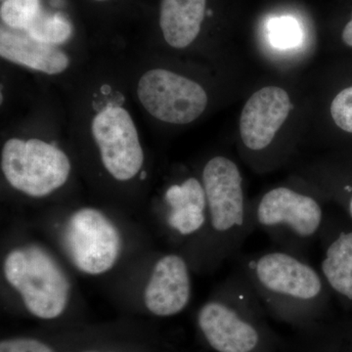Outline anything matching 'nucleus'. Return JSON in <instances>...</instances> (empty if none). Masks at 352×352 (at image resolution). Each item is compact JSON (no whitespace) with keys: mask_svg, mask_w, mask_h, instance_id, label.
<instances>
[{"mask_svg":"<svg viewBox=\"0 0 352 352\" xmlns=\"http://www.w3.org/2000/svg\"><path fill=\"white\" fill-rule=\"evenodd\" d=\"M241 274L259 302L277 312H303L320 308L327 283L320 271L293 252H261L245 259Z\"/></svg>","mask_w":352,"mask_h":352,"instance_id":"obj_1","label":"nucleus"},{"mask_svg":"<svg viewBox=\"0 0 352 352\" xmlns=\"http://www.w3.org/2000/svg\"><path fill=\"white\" fill-rule=\"evenodd\" d=\"M252 226L284 248L302 256V252L320 235L323 208L316 199L289 187L266 192L252 210Z\"/></svg>","mask_w":352,"mask_h":352,"instance_id":"obj_2","label":"nucleus"},{"mask_svg":"<svg viewBox=\"0 0 352 352\" xmlns=\"http://www.w3.org/2000/svg\"><path fill=\"white\" fill-rule=\"evenodd\" d=\"M7 282L34 316L54 319L68 305L69 282L54 258L38 245L9 252L4 261Z\"/></svg>","mask_w":352,"mask_h":352,"instance_id":"obj_3","label":"nucleus"},{"mask_svg":"<svg viewBox=\"0 0 352 352\" xmlns=\"http://www.w3.org/2000/svg\"><path fill=\"white\" fill-rule=\"evenodd\" d=\"M201 183L207 197L208 226L226 241L229 251L240 248L254 226L239 168L228 157H212L204 168Z\"/></svg>","mask_w":352,"mask_h":352,"instance_id":"obj_4","label":"nucleus"},{"mask_svg":"<svg viewBox=\"0 0 352 352\" xmlns=\"http://www.w3.org/2000/svg\"><path fill=\"white\" fill-rule=\"evenodd\" d=\"M7 182L31 197L50 195L68 180L69 157L57 147L39 139H9L1 154Z\"/></svg>","mask_w":352,"mask_h":352,"instance_id":"obj_5","label":"nucleus"},{"mask_svg":"<svg viewBox=\"0 0 352 352\" xmlns=\"http://www.w3.org/2000/svg\"><path fill=\"white\" fill-rule=\"evenodd\" d=\"M228 298V302L214 300L204 305L199 311V327L217 352H254L261 342V335L244 310L256 300V295L241 273Z\"/></svg>","mask_w":352,"mask_h":352,"instance_id":"obj_6","label":"nucleus"},{"mask_svg":"<svg viewBox=\"0 0 352 352\" xmlns=\"http://www.w3.org/2000/svg\"><path fill=\"white\" fill-rule=\"evenodd\" d=\"M138 94L150 115L168 124H189L208 105V95L199 83L163 69L144 74L139 80Z\"/></svg>","mask_w":352,"mask_h":352,"instance_id":"obj_7","label":"nucleus"},{"mask_svg":"<svg viewBox=\"0 0 352 352\" xmlns=\"http://www.w3.org/2000/svg\"><path fill=\"white\" fill-rule=\"evenodd\" d=\"M65 244L78 270L90 275L110 270L119 258L120 236L111 220L94 208L78 210L69 219Z\"/></svg>","mask_w":352,"mask_h":352,"instance_id":"obj_8","label":"nucleus"},{"mask_svg":"<svg viewBox=\"0 0 352 352\" xmlns=\"http://www.w3.org/2000/svg\"><path fill=\"white\" fill-rule=\"evenodd\" d=\"M91 131L104 166L113 177L126 182L138 175L144 154L135 124L126 110L109 107L101 111L92 122Z\"/></svg>","mask_w":352,"mask_h":352,"instance_id":"obj_9","label":"nucleus"},{"mask_svg":"<svg viewBox=\"0 0 352 352\" xmlns=\"http://www.w3.org/2000/svg\"><path fill=\"white\" fill-rule=\"evenodd\" d=\"M292 109L288 94L282 88L266 87L252 95L240 118L243 142L252 151L270 145Z\"/></svg>","mask_w":352,"mask_h":352,"instance_id":"obj_10","label":"nucleus"},{"mask_svg":"<svg viewBox=\"0 0 352 352\" xmlns=\"http://www.w3.org/2000/svg\"><path fill=\"white\" fill-rule=\"evenodd\" d=\"M188 264L178 254H168L155 264L145 289V305L157 316H173L182 312L191 298Z\"/></svg>","mask_w":352,"mask_h":352,"instance_id":"obj_11","label":"nucleus"},{"mask_svg":"<svg viewBox=\"0 0 352 352\" xmlns=\"http://www.w3.org/2000/svg\"><path fill=\"white\" fill-rule=\"evenodd\" d=\"M0 55L13 63L47 75L62 73L69 64L68 56L54 44L43 43L16 30L1 29Z\"/></svg>","mask_w":352,"mask_h":352,"instance_id":"obj_12","label":"nucleus"},{"mask_svg":"<svg viewBox=\"0 0 352 352\" xmlns=\"http://www.w3.org/2000/svg\"><path fill=\"white\" fill-rule=\"evenodd\" d=\"M170 206L168 223L178 235L188 237L200 232L208 223L207 197L203 183L190 177L170 186L166 193Z\"/></svg>","mask_w":352,"mask_h":352,"instance_id":"obj_13","label":"nucleus"},{"mask_svg":"<svg viewBox=\"0 0 352 352\" xmlns=\"http://www.w3.org/2000/svg\"><path fill=\"white\" fill-rule=\"evenodd\" d=\"M207 0H162L160 25L171 47H187L198 36Z\"/></svg>","mask_w":352,"mask_h":352,"instance_id":"obj_14","label":"nucleus"},{"mask_svg":"<svg viewBox=\"0 0 352 352\" xmlns=\"http://www.w3.org/2000/svg\"><path fill=\"white\" fill-rule=\"evenodd\" d=\"M320 273L329 288L352 300V231H342L328 243Z\"/></svg>","mask_w":352,"mask_h":352,"instance_id":"obj_15","label":"nucleus"},{"mask_svg":"<svg viewBox=\"0 0 352 352\" xmlns=\"http://www.w3.org/2000/svg\"><path fill=\"white\" fill-rule=\"evenodd\" d=\"M25 32L39 41L56 45L68 41L73 28L60 14H48L43 11Z\"/></svg>","mask_w":352,"mask_h":352,"instance_id":"obj_16","label":"nucleus"},{"mask_svg":"<svg viewBox=\"0 0 352 352\" xmlns=\"http://www.w3.org/2000/svg\"><path fill=\"white\" fill-rule=\"evenodd\" d=\"M41 12V0H4L0 9L4 24L23 32L27 31Z\"/></svg>","mask_w":352,"mask_h":352,"instance_id":"obj_17","label":"nucleus"},{"mask_svg":"<svg viewBox=\"0 0 352 352\" xmlns=\"http://www.w3.org/2000/svg\"><path fill=\"white\" fill-rule=\"evenodd\" d=\"M268 32L271 43L281 50L298 45L302 41V30L294 18L280 17L270 21Z\"/></svg>","mask_w":352,"mask_h":352,"instance_id":"obj_18","label":"nucleus"},{"mask_svg":"<svg viewBox=\"0 0 352 352\" xmlns=\"http://www.w3.org/2000/svg\"><path fill=\"white\" fill-rule=\"evenodd\" d=\"M331 115L340 129L352 133V87L344 88L333 98Z\"/></svg>","mask_w":352,"mask_h":352,"instance_id":"obj_19","label":"nucleus"},{"mask_svg":"<svg viewBox=\"0 0 352 352\" xmlns=\"http://www.w3.org/2000/svg\"><path fill=\"white\" fill-rule=\"evenodd\" d=\"M0 352H54L50 346L39 340L14 339L2 340Z\"/></svg>","mask_w":352,"mask_h":352,"instance_id":"obj_20","label":"nucleus"},{"mask_svg":"<svg viewBox=\"0 0 352 352\" xmlns=\"http://www.w3.org/2000/svg\"><path fill=\"white\" fill-rule=\"evenodd\" d=\"M342 41L346 44L347 46L352 48V15L351 19L344 27V31L342 34Z\"/></svg>","mask_w":352,"mask_h":352,"instance_id":"obj_21","label":"nucleus"},{"mask_svg":"<svg viewBox=\"0 0 352 352\" xmlns=\"http://www.w3.org/2000/svg\"><path fill=\"white\" fill-rule=\"evenodd\" d=\"M349 212L352 219V195L351 197V200L349 201Z\"/></svg>","mask_w":352,"mask_h":352,"instance_id":"obj_22","label":"nucleus"},{"mask_svg":"<svg viewBox=\"0 0 352 352\" xmlns=\"http://www.w3.org/2000/svg\"><path fill=\"white\" fill-rule=\"evenodd\" d=\"M95 1H106V0H95Z\"/></svg>","mask_w":352,"mask_h":352,"instance_id":"obj_23","label":"nucleus"},{"mask_svg":"<svg viewBox=\"0 0 352 352\" xmlns=\"http://www.w3.org/2000/svg\"><path fill=\"white\" fill-rule=\"evenodd\" d=\"M1 1H2V2H3V1H4V0H1Z\"/></svg>","mask_w":352,"mask_h":352,"instance_id":"obj_24","label":"nucleus"}]
</instances>
